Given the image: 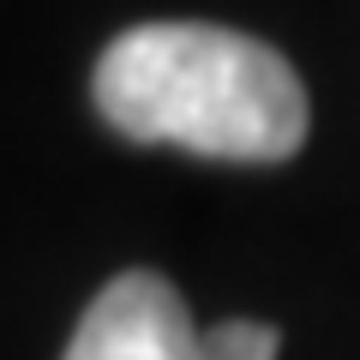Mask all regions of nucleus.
<instances>
[{
    "label": "nucleus",
    "mask_w": 360,
    "mask_h": 360,
    "mask_svg": "<svg viewBox=\"0 0 360 360\" xmlns=\"http://www.w3.org/2000/svg\"><path fill=\"white\" fill-rule=\"evenodd\" d=\"M66 360H198V324L174 283L127 270L84 307Z\"/></svg>",
    "instance_id": "obj_2"
},
{
    "label": "nucleus",
    "mask_w": 360,
    "mask_h": 360,
    "mask_svg": "<svg viewBox=\"0 0 360 360\" xmlns=\"http://www.w3.org/2000/svg\"><path fill=\"white\" fill-rule=\"evenodd\" d=\"M96 115L139 144L283 162L307 139V90L276 49L222 25H139L96 60Z\"/></svg>",
    "instance_id": "obj_1"
},
{
    "label": "nucleus",
    "mask_w": 360,
    "mask_h": 360,
    "mask_svg": "<svg viewBox=\"0 0 360 360\" xmlns=\"http://www.w3.org/2000/svg\"><path fill=\"white\" fill-rule=\"evenodd\" d=\"M198 360H276V330L258 319H229L198 330Z\"/></svg>",
    "instance_id": "obj_3"
}]
</instances>
